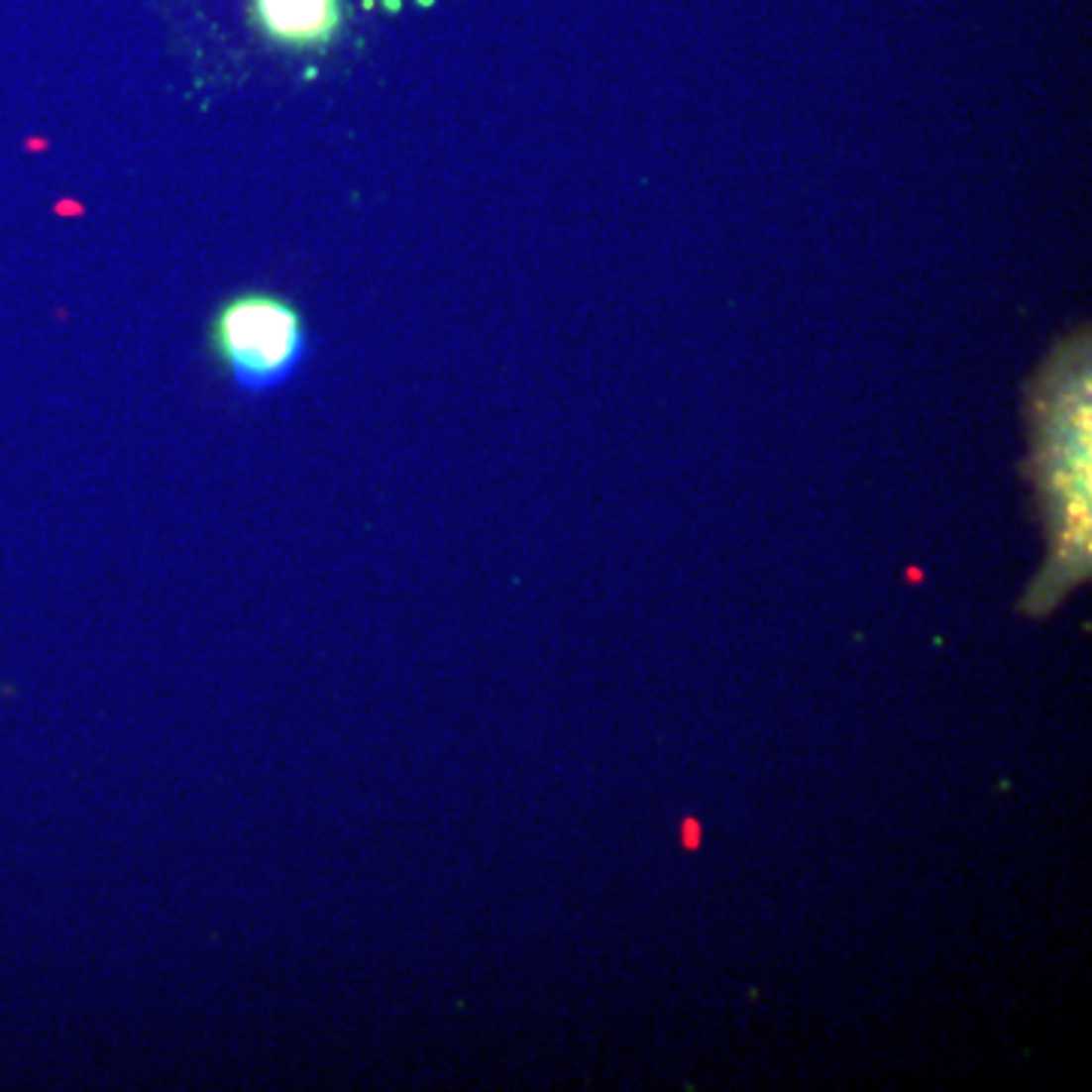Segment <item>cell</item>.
Instances as JSON below:
<instances>
[{
  "label": "cell",
  "instance_id": "6da1fadb",
  "mask_svg": "<svg viewBox=\"0 0 1092 1092\" xmlns=\"http://www.w3.org/2000/svg\"><path fill=\"white\" fill-rule=\"evenodd\" d=\"M1037 468L1065 562L1089 553V337L1062 340L1035 380Z\"/></svg>",
  "mask_w": 1092,
  "mask_h": 1092
},
{
  "label": "cell",
  "instance_id": "7a4b0ae2",
  "mask_svg": "<svg viewBox=\"0 0 1092 1092\" xmlns=\"http://www.w3.org/2000/svg\"><path fill=\"white\" fill-rule=\"evenodd\" d=\"M210 343L240 391H276L304 368L307 322L282 294L243 291L216 310Z\"/></svg>",
  "mask_w": 1092,
  "mask_h": 1092
},
{
  "label": "cell",
  "instance_id": "3957f363",
  "mask_svg": "<svg viewBox=\"0 0 1092 1092\" xmlns=\"http://www.w3.org/2000/svg\"><path fill=\"white\" fill-rule=\"evenodd\" d=\"M256 31L288 53H319L343 31V0H250Z\"/></svg>",
  "mask_w": 1092,
  "mask_h": 1092
}]
</instances>
